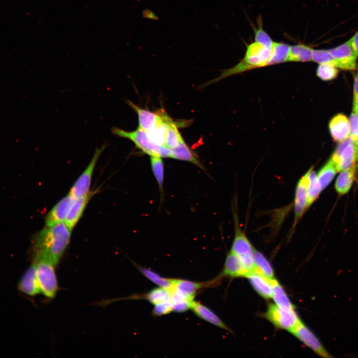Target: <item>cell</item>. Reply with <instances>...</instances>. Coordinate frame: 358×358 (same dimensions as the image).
Segmentation results:
<instances>
[{
    "label": "cell",
    "mask_w": 358,
    "mask_h": 358,
    "mask_svg": "<svg viewBox=\"0 0 358 358\" xmlns=\"http://www.w3.org/2000/svg\"><path fill=\"white\" fill-rule=\"evenodd\" d=\"M71 231L65 222L46 226L36 237L35 257L45 258L56 266L70 242Z\"/></svg>",
    "instance_id": "1"
},
{
    "label": "cell",
    "mask_w": 358,
    "mask_h": 358,
    "mask_svg": "<svg viewBox=\"0 0 358 358\" xmlns=\"http://www.w3.org/2000/svg\"><path fill=\"white\" fill-rule=\"evenodd\" d=\"M271 50L258 42L247 45L243 60L232 68L225 70L220 76L203 85L206 87L218 82L228 76L246 71L267 66L271 55Z\"/></svg>",
    "instance_id": "2"
},
{
    "label": "cell",
    "mask_w": 358,
    "mask_h": 358,
    "mask_svg": "<svg viewBox=\"0 0 358 358\" xmlns=\"http://www.w3.org/2000/svg\"><path fill=\"white\" fill-rule=\"evenodd\" d=\"M111 132L118 137L131 140L138 149L150 156L161 158L171 157L172 149L153 142L148 133L139 127L135 130L128 131L114 127L111 129Z\"/></svg>",
    "instance_id": "3"
},
{
    "label": "cell",
    "mask_w": 358,
    "mask_h": 358,
    "mask_svg": "<svg viewBox=\"0 0 358 358\" xmlns=\"http://www.w3.org/2000/svg\"><path fill=\"white\" fill-rule=\"evenodd\" d=\"M34 262L41 293L49 298H53L58 290L55 265L49 260L40 257H35Z\"/></svg>",
    "instance_id": "4"
},
{
    "label": "cell",
    "mask_w": 358,
    "mask_h": 358,
    "mask_svg": "<svg viewBox=\"0 0 358 358\" xmlns=\"http://www.w3.org/2000/svg\"><path fill=\"white\" fill-rule=\"evenodd\" d=\"M264 317L275 327L290 332L300 321L295 310H288L270 303Z\"/></svg>",
    "instance_id": "5"
},
{
    "label": "cell",
    "mask_w": 358,
    "mask_h": 358,
    "mask_svg": "<svg viewBox=\"0 0 358 358\" xmlns=\"http://www.w3.org/2000/svg\"><path fill=\"white\" fill-rule=\"evenodd\" d=\"M330 159L338 172L358 163V150L350 137L339 143Z\"/></svg>",
    "instance_id": "6"
},
{
    "label": "cell",
    "mask_w": 358,
    "mask_h": 358,
    "mask_svg": "<svg viewBox=\"0 0 358 358\" xmlns=\"http://www.w3.org/2000/svg\"><path fill=\"white\" fill-rule=\"evenodd\" d=\"M254 249L245 233L236 223L235 237L230 251L240 258L249 273L254 269Z\"/></svg>",
    "instance_id": "7"
},
{
    "label": "cell",
    "mask_w": 358,
    "mask_h": 358,
    "mask_svg": "<svg viewBox=\"0 0 358 358\" xmlns=\"http://www.w3.org/2000/svg\"><path fill=\"white\" fill-rule=\"evenodd\" d=\"M105 148L104 145L100 148H96L89 165L72 186L69 193L75 198L85 196L90 193L92 176L95 165Z\"/></svg>",
    "instance_id": "8"
},
{
    "label": "cell",
    "mask_w": 358,
    "mask_h": 358,
    "mask_svg": "<svg viewBox=\"0 0 358 358\" xmlns=\"http://www.w3.org/2000/svg\"><path fill=\"white\" fill-rule=\"evenodd\" d=\"M290 332L318 356L324 358H333L316 335L301 321Z\"/></svg>",
    "instance_id": "9"
},
{
    "label": "cell",
    "mask_w": 358,
    "mask_h": 358,
    "mask_svg": "<svg viewBox=\"0 0 358 358\" xmlns=\"http://www.w3.org/2000/svg\"><path fill=\"white\" fill-rule=\"evenodd\" d=\"M328 50L335 59L338 69L345 70L356 69L358 56L349 40Z\"/></svg>",
    "instance_id": "10"
},
{
    "label": "cell",
    "mask_w": 358,
    "mask_h": 358,
    "mask_svg": "<svg viewBox=\"0 0 358 358\" xmlns=\"http://www.w3.org/2000/svg\"><path fill=\"white\" fill-rule=\"evenodd\" d=\"M75 198L68 194L59 200L50 210L45 218L47 226L64 222Z\"/></svg>",
    "instance_id": "11"
},
{
    "label": "cell",
    "mask_w": 358,
    "mask_h": 358,
    "mask_svg": "<svg viewBox=\"0 0 358 358\" xmlns=\"http://www.w3.org/2000/svg\"><path fill=\"white\" fill-rule=\"evenodd\" d=\"M329 129L334 141L338 143H341L350 137V120L345 115L339 113L330 120Z\"/></svg>",
    "instance_id": "12"
},
{
    "label": "cell",
    "mask_w": 358,
    "mask_h": 358,
    "mask_svg": "<svg viewBox=\"0 0 358 358\" xmlns=\"http://www.w3.org/2000/svg\"><path fill=\"white\" fill-rule=\"evenodd\" d=\"M219 279L217 277L209 282H197L185 279L174 278L173 286L170 290H175L188 299L193 300L196 293L200 289L217 282Z\"/></svg>",
    "instance_id": "13"
},
{
    "label": "cell",
    "mask_w": 358,
    "mask_h": 358,
    "mask_svg": "<svg viewBox=\"0 0 358 358\" xmlns=\"http://www.w3.org/2000/svg\"><path fill=\"white\" fill-rule=\"evenodd\" d=\"M249 273L240 258L230 251L226 256L223 270L219 277H246Z\"/></svg>",
    "instance_id": "14"
},
{
    "label": "cell",
    "mask_w": 358,
    "mask_h": 358,
    "mask_svg": "<svg viewBox=\"0 0 358 358\" xmlns=\"http://www.w3.org/2000/svg\"><path fill=\"white\" fill-rule=\"evenodd\" d=\"M306 178L305 174L299 180L295 189L294 197V226L301 218L308 208Z\"/></svg>",
    "instance_id": "15"
},
{
    "label": "cell",
    "mask_w": 358,
    "mask_h": 358,
    "mask_svg": "<svg viewBox=\"0 0 358 358\" xmlns=\"http://www.w3.org/2000/svg\"><path fill=\"white\" fill-rule=\"evenodd\" d=\"M340 172L335 181V189L339 195H343L349 192L357 179L358 163Z\"/></svg>",
    "instance_id": "16"
},
{
    "label": "cell",
    "mask_w": 358,
    "mask_h": 358,
    "mask_svg": "<svg viewBox=\"0 0 358 358\" xmlns=\"http://www.w3.org/2000/svg\"><path fill=\"white\" fill-rule=\"evenodd\" d=\"M127 103L137 114L139 127L147 132L151 130L161 118L160 112H152L140 107L130 100H127Z\"/></svg>",
    "instance_id": "17"
},
{
    "label": "cell",
    "mask_w": 358,
    "mask_h": 358,
    "mask_svg": "<svg viewBox=\"0 0 358 358\" xmlns=\"http://www.w3.org/2000/svg\"><path fill=\"white\" fill-rule=\"evenodd\" d=\"M19 286L21 291L30 296H34L41 293L34 262L23 274L20 281Z\"/></svg>",
    "instance_id": "18"
},
{
    "label": "cell",
    "mask_w": 358,
    "mask_h": 358,
    "mask_svg": "<svg viewBox=\"0 0 358 358\" xmlns=\"http://www.w3.org/2000/svg\"><path fill=\"white\" fill-rule=\"evenodd\" d=\"M91 195L90 192L85 196L75 198L64 221L71 230H72L81 218Z\"/></svg>",
    "instance_id": "19"
},
{
    "label": "cell",
    "mask_w": 358,
    "mask_h": 358,
    "mask_svg": "<svg viewBox=\"0 0 358 358\" xmlns=\"http://www.w3.org/2000/svg\"><path fill=\"white\" fill-rule=\"evenodd\" d=\"M246 277L260 296L266 299L272 298V288L270 280L254 270L249 273Z\"/></svg>",
    "instance_id": "20"
},
{
    "label": "cell",
    "mask_w": 358,
    "mask_h": 358,
    "mask_svg": "<svg viewBox=\"0 0 358 358\" xmlns=\"http://www.w3.org/2000/svg\"><path fill=\"white\" fill-rule=\"evenodd\" d=\"M191 310L199 318L221 329L230 332L231 330L212 310L201 303L193 300L191 303Z\"/></svg>",
    "instance_id": "21"
},
{
    "label": "cell",
    "mask_w": 358,
    "mask_h": 358,
    "mask_svg": "<svg viewBox=\"0 0 358 358\" xmlns=\"http://www.w3.org/2000/svg\"><path fill=\"white\" fill-rule=\"evenodd\" d=\"M171 158L189 162L200 168H203L195 153L186 145L183 138L180 140L176 148L172 149Z\"/></svg>",
    "instance_id": "22"
},
{
    "label": "cell",
    "mask_w": 358,
    "mask_h": 358,
    "mask_svg": "<svg viewBox=\"0 0 358 358\" xmlns=\"http://www.w3.org/2000/svg\"><path fill=\"white\" fill-rule=\"evenodd\" d=\"M271 282L272 288V298L274 304L282 309L288 310H295L294 306L278 280L274 278L271 280Z\"/></svg>",
    "instance_id": "23"
},
{
    "label": "cell",
    "mask_w": 358,
    "mask_h": 358,
    "mask_svg": "<svg viewBox=\"0 0 358 358\" xmlns=\"http://www.w3.org/2000/svg\"><path fill=\"white\" fill-rule=\"evenodd\" d=\"M253 260L255 271L270 280L275 278L274 270L270 262L262 253L255 249H254Z\"/></svg>",
    "instance_id": "24"
},
{
    "label": "cell",
    "mask_w": 358,
    "mask_h": 358,
    "mask_svg": "<svg viewBox=\"0 0 358 358\" xmlns=\"http://www.w3.org/2000/svg\"><path fill=\"white\" fill-rule=\"evenodd\" d=\"M305 176L308 205L309 207L318 198L322 190L317 179V174L313 168L307 172Z\"/></svg>",
    "instance_id": "25"
},
{
    "label": "cell",
    "mask_w": 358,
    "mask_h": 358,
    "mask_svg": "<svg viewBox=\"0 0 358 358\" xmlns=\"http://www.w3.org/2000/svg\"><path fill=\"white\" fill-rule=\"evenodd\" d=\"M310 47L298 44L290 47L287 61L308 62L312 61V51Z\"/></svg>",
    "instance_id": "26"
},
{
    "label": "cell",
    "mask_w": 358,
    "mask_h": 358,
    "mask_svg": "<svg viewBox=\"0 0 358 358\" xmlns=\"http://www.w3.org/2000/svg\"><path fill=\"white\" fill-rule=\"evenodd\" d=\"M337 172L334 163L330 158L317 174V179L322 191L331 182Z\"/></svg>",
    "instance_id": "27"
},
{
    "label": "cell",
    "mask_w": 358,
    "mask_h": 358,
    "mask_svg": "<svg viewBox=\"0 0 358 358\" xmlns=\"http://www.w3.org/2000/svg\"><path fill=\"white\" fill-rule=\"evenodd\" d=\"M290 47L287 44L273 42L271 49V55L267 66L287 61Z\"/></svg>",
    "instance_id": "28"
},
{
    "label": "cell",
    "mask_w": 358,
    "mask_h": 358,
    "mask_svg": "<svg viewBox=\"0 0 358 358\" xmlns=\"http://www.w3.org/2000/svg\"><path fill=\"white\" fill-rule=\"evenodd\" d=\"M138 270L147 278L158 285L159 287L169 290L171 289L173 286L174 278H168L162 277L156 272L144 267H137Z\"/></svg>",
    "instance_id": "29"
},
{
    "label": "cell",
    "mask_w": 358,
    "mask_h": 358,
    "mask_svg": "<svg viewBox=\"0 0 358 358\" xmlns=\"http://www.w3.org/2000/svg\"><path fill=\"white\" fill-rule=\"evenodd\" d=\"M170 292L173 311L183 312L190 309L194 300H190L173 290H170Z\"/></svg>",
    "instance_id": "30"
},
{
    "label": "cell",
    "mask_w": 358,
    "mask_h": 358,
    "mask_svg": "<svg viewBox=\"0 0 358 358\" xmlns=\"http://www.w3.org/2000/svg\"><path fill=\"white\" fill-rule=\"evenodd\" d=\"M144 298L154 305L171 301L170 290L159 287L151 290L144 295Z\"/></svg>",
    "instance_id": "31"
},
{
    "label": "cell",
    "mask_w": 358,
    "mask_h": 358,
    "mask_svg": "<svg viewBox=\"0 0 358 358\" xmlns=\"http://www.w3.org/2000/svg\"><path fill=\"white\" fill-rule=\"evenodd\" d=\"M182 138L177 124L171 119L168 124L165 146L173 149L178 145Z\"/></svg>",
    "instance_id": "32"
},
{
    "label": "cell",
    "mask_w": 358,
    "mask_h": 358,
    "mask_svg": "<svg viewBox=\"0 0 358 358\" xmlns=\"http://www.w3.org/2000/svg\"><path fill=\"white\" fill-rule=\"evenodd\" d=\"M151 169L158 183L160 191L163 190L164 179V166L162 158L157 156H150Z\"/></svg>",
    "instance_id": "33"
},
{
    "label": "cell",
    "mask_w": 358,
    "mask_h": 358,
    "mask_svg": "<svg viewBox=\"0 0 358 358\" xmlns=\"http://www.w3.org/2000/svg\"><path fill=\"white\" fill-rule=\"evenodd\" d=\"M338 69L336 66L330 63L319 64L317 68L316 75L323 81H331L337 77Z\"/></svg>",
    "instance_id": "34"
},
{
    "label": "cell",
    "mask_w": 358,
    "mask_h": 358,
    "mask_svg": "<svg viewBox=\"0 0 358 358\" xmlns=\"http://www.w3.org/2000/svg\"><path fill=\"white\" fill-rule=\"evenodd\" d=\"M312 61L319 64L330 63L337 67V63L328 50L313 49L312 51ZM338 68V67H337Z\"/></svg>",
    "instance_id": "35"
},
{
    "label": "cell",
    "mask_w": 358,
    "mask_h": 358,
    "mask_svg": "<svg viewBox=\"0 0 358 358\" xmlns=\"http://www.w3.org/2000/svg\"><path fill=\"white\" fill-rule=\"evenodd\" d=\"M255 40L258 42L268 48L271 49L273 41L269 36L263 29L262 22H259V27L255 30Z\"/></svg>",
    "instance_id": "36"
},
{
    "label": "cell",
    "mask_w": 358,
    "mask_h": 358,
    "mask_svg": "<svg viewBox=\"0 0 358 358\" xmlns=\"http://www.w3.org/2000/svg\"><path fill=\"white\" fill-rule=\"evenodd\" d=\"M350 136L358 150V114L352 113L350 118Z\"/></svg>",
    "instance_id": "37"
},
{
    "label": "cell",
    "mask_w": 358,
    "mask_h": 358,
    "mask_svg": "<svg viewBox=\"0 0 358 358\" xmlns=\"http://www.w3.org/2000/svg\"><path fill=\"white\" fill-rule=\"evenodd\" d=\"M172 311H173V310L171 300L154 305L152 313L155 316H160L168 314Z\"/></svg>",
    "instance_id": "38"
},
{
    "label": "cell",
    "mask_w": 358,
    "mask_h": 358,
    "mask_svg": "<svg viewBox=\"0 0 358 358\" xmlns=\"http://www.w3.org/2000/svg\"><path fill=\"white\" fill-rule=\"evenodd\" d=\"M353 113L358 114V71L354 80Z\"/></svg>",
    "instance_id": "39"
},
{
    "label": "cell",
    "mask_w": 358,
    "mask_h": 358,
    "mask_svg": "<svg viewBox=\"0 0 358 358\" xmlns=\"http://www.w3.org/2000/svg\"><path fill=\"white\" fill-rule=\"evenodd\" d=\"M349 40L355 51L358 56V30Z\"/></svg>",
    "instance_id": "40"
},
{
    "label": "cell",
    "mask_w": 358,
    "mask_h": 358,
    "mask_svg": "<svg viewBox=\"0 0 358 358\" xmlns=\"http://www.w3.org/2000/svg\"><path fill=\"white\" fill-rule=\"evenodd\" d=\"M142 15L144 18L151 19L153 20H158L159 17L149 9H145L142 12Z\"/></svg>",
    "instance_id": "41"
}]
</instances>
